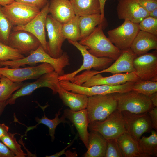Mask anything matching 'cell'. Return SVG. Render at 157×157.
<instances>
[{
	"label": "cell",
	"instance_id": "40",
	"mask_svg": "<svg viewBox=\"0 0 157 157\" xmlns=\"http://www.w3.org/2000/svg\"><path fill=\"white\" fill-rule=\"evenodd\" d=\"M152 123L153 128L157 130V107L154 106L147 112Z\"/></svg>",
	"mask_w": 157,
	"mask_h": 157
},
{
	"label": "cell",
	"instance_id": "36",
	"mask_svg": "<svg viewBox=\"0 0 157 157\" xmlns=\"http://www.w3.org/2000/svg\"><path fill=\"white\" fill-rule=\"evenodd\" d=\"M140 30L157 35V18L148 16L138 24Z\"/></svg>",
	"mask_w": 157,
	"mask_h": 157
},
{
	"label": "cell",
	"instance_id": "12",
	"mask_svg": "<svg viewBox=\"0 0 157 157\" xmlns=\"http://www.w3.org/2000/svg\"><path fill=\"white\" fill-rule=\"evenodd\" d=\"M138 24L124 20L120 26L108 32V38L120 50L129 49L140 31Z\"/></svg>",
	"mask_w": 157,
	"mask_h": 157
},
{
	"label": "cell",
	"instance_id": "9",
	"mask_svg": "<svg viewBox=\"0 0 157 157\" xmlns=\"http://www.w3.org/2000/svg\"><path fill=\"white\" fill-rule=\"evenodd\" d=\"M1 9L13 27L26 24L40 10L35 6L15 1L9 5L2 7Z\"/></svg>",
	"mask_w": 157,
	"mask_h": 157
},
{
	"label": "cell",
	"instance_id": "28",
	"mask_svg": "<svg viewBox=\"0 0 157 157\" xmlns=\"http://www.w3.org/2000/svg\"><path fill=\"white\" fill-rule=\"evenodd\" d=\"M42 108V109L44 111V115L42 116L41 118H39L38 117H36L35 119L38 124L34 126H32L29 128H28L27 130L29 131L32 129H34V128L36 127L37 125L40 124H43L48 127L49 135L51 138V141L53 142L55 138L54 135L55 130L57 126L60 123L63 124L66 123L70 126V122L66 119V118L63 114L60 118H59V115L61 114V110L62 108L59 109L58 113L55 114V117L53 119H50L48 118L45 115L44 109L45 108Z\"/></svg>",
	"mask_w": 157,
	"mask_h": 157
},
{
	"label": "cell",
	"instance_id": "30",
	"mask_svg": "<svg viewBox=\"0 0 157 157\" xmlns=\"http://www.w3.org/2000/svg\"><path fill=\"white\" fill-rule=\"evenodd\" d=\"M79 17L75 15L69 21L62 24V33L65 40L67 39L74 42H78L81 40Z\"/></svg>",
	"mask_w": 157,
	"mask_h": 157
},
{
	"label": "cell",
	"instance_id": "47",
	"mask_svg": "<svg viewBox=\"0 0 157 157\" xmlns=\"http://www.w3.org/2000/svg\"><path fill=\"white\" fill-rule=\"evenodd\" d=\"M7 105V104L6 101H0V116L2 113Z\"/></svg>",
	"mask_w": 157,
	"mask_h": 157
},
{
	"label": "cell",
	"instance_id": "32",
	"mask_svg": "<svg viewBox=\"0 0 157 157\" xmlns=\"http://www.w3.org/2000/svg\"><path fill=\"white\" fill-rule=\"evenodd\" d=\"M132 90L149 97L157 92V81L139 79L134 82Z\"/></svg>",
	"mask_w": 157,
	"mask_h": 157
},
{
	"label": "cell",
	"instance_id": "46",
	"mask_svg": "<svg viewBox=\"0 0 157 157\" xmlns=\"http://www.w3.org/2000/svg\"><path fill=\"white\" fill-rule=\"evenodd\" d=\"M14 1V0H0V5L4 6L11 3Z\"/></svg>",
	"mask_w": 157,
	"mask_h": 157
},
{
	"label": "cell",
	"instance_id": "29",
	"mask_svg": "<svg viewBox=\"0 0 157 157\" xmlns=\"http://www.w3.org/2000/svg\"><path fill=\"white\" fill-rule=\"evenodd\" d=\"M148 137L143 136L138 140V144L140 152L149 157L157 156V133L152 130Z\"/></svg>",
	"mask_w": 157,
	"mask_h": 157
},
{
	"label": "cell",
	"instance_id": "45",
	"mask_svg": "<svg viewBox=\"0 0 157 157\" xmlns=\"http://www.w3.org/2000/svg\"><path fill=\"white\" fill-rule=\"evenodd\" d=\"M106 0H99L101 10V14L102 18L105 19L104 7Z\"/></svg>",
	"mask_w": 157,
	"mask_h": 157
},
{
	"label": "cell",
	"instance_id": "26",
	"mask_svg": "<svg viewBox=\"0 0 157 157\" xmlns=\"http://www.w3.org/2000/svg\"><path fill=\"white\" fill-rule=\"evenodd\" d=\"M76 15L101 13L99 0H69Z\"/></svg>",
	"mask_w": 157,
	"mask_h": 157
},
{
	"label": "cell",
	"instance_id": "14",
	"mask_svg": "<svg viewBox=\"0 0 157 157\" xmlns=\"http://www.w3.org/2000/svg\"><path fill=\"white\" fill-rule=\"evenodd\" d=\"M133 65L140 80L157 81L156 51L137 56L133 60Z\"/></svg>",
	"mask_w": 157,
	"mask_h": 157
},
{
	"label": "cell",
	"instance_id": "34",
	"mask_svg": "<svg viewBox=\"0 0 157 157\" xmlns=\"http://www.w3.org/2000/svg\"><path fill=\"white\" fill-rule=\"evenodd\" d=\"M1 7L0 5V42L8 45L13 26L3 13Z\"/></svg>",
	"mask_w": 157,
	"mask_h": 157
},
{
	"label": "cell",
	"instance_id": "44",
	"mask_svg": "<svg viewBox=\"0 0 157 157\" xmlns=\"http://www.w3.org/2000/svg\"><path fill=\"white\" fill-rule=\"evenodd\" d=\"M153 106L157 107V92H156L149 96Z\"/></svg>",
	"mask_w": 157,
	"mask_h": 157
},
{
	"label": "cell",
	"instance_id": "38",
	"mask_svg": "<svg viewBox=\"0 0 157 157\" xmlns=\"http://www.w3.org/2000/svg\"><path fill=\"white\" fill-rule=\"evenodd\" d=\"M148 13L157 8V0H135Z\"/></svg>",
	"mask_w": 157,
	"mask_h": 157
},
{
	"label": "cell",
	"instance_id": "15",
	"mask_svg": "<svg viewBox=\"0 0 157 157\" xmlns=\"http://www.w3.org/2000/svg\"><path fill=\"white\" fill-rule=\"evenodd\" d=\"M41 45L39 40L34 35L23 30L12 31L8 44L10 47L18 50L22 55L27 56Z\"/></svg>",
	"mask_w": 157,
	"mask_h": 157
},
{
	"label": "cell",
	"instance_id": "22",
	"mask_svg": "<svg viewBox=\"0 0 157 157\" xmlns=\"http://www.w3.org/2000/svg\"><path fill=\"white\" fill-rule=\"evenodd\" d=\"M137 56L147 53L152 49H157V35L140 30L130 47Z\"/></svg>",
	"mask_w": 157,
	"mask_h": 157
},
{
	"label": "cell",
	"instance_id": "10",
	"mask_svg": "<svg viewBox=\"0 0 157 157\" xmlns=\"http://www.w3.org/2000/svg\"><path fill=\"white\" fill-rule=\"evenodd\" d=\"M54 70L51 65L42 63L36 66L24 68L0 66V75L13 82H21L28 79H37L43 74Z\"/></svg>",
	"mask_w": 157,
	"mask_h": 157
},
{
	"label": "cell",
	"instance_id": "51",
	"mask_svg": "<svg viewBox=\"0 0 157 157\" xmlns=\"http://www.w3.org/2000/svg\"></svg>",
	"mask_w": 157,
	"mask_h": 157
},
{
	"label": "cell",
	"instance_id": "11",
	"mask_svg": "<svg viewBox=\"0 0 157 157\" xmlns=\"http://www.w3.org/2000/svg\"><path fill=\"white\" fill-rule=\"evenodd\" d=\"M126 132L137 141L145 133L151 132L152 125L147 112L136 113L121 111Z\"/></svg>",
	"mask_w": 157,
	"mask_h": 157
},
{
	"label": "cell",
	"instance_id": "7",
	"mask_svg": "<svg viewBox=\"0 0 157 157\" xmlns=\"http://www.w3.org/2000/svg\"><path fill=\"white\" fill-rule=\"evenodd\" d=\"M129 81L120 85H100L86 87L78 85L65 80L59 81L60 85L69 91L84 94L90 97L97 95H104L116 93H123L132 90L134 83Z\"/></svg>",
	"mask_w": 157,
	"mask_h": 157
},
{
	"label": "cell",
	"instance_id": "21",
	"mask_svg": "<svg viewBox=\"0 0 157 157\" xmlns=\"http://www.w3.org/2000/svg\"><path fill=\"white\" fill-rule=\"evenodd\" d=\"M49 11L53 18L62 24L76 15L69 0H51Z\"/></svg>",
	"mask_w": 157,
	"mask_h": 157
},
{
	"label": "cell",
	"instance_id": "2",
	"mask_svg": "<svg viewBox=\"0 0 157 157\" xmlns=\"http://www.w3.org/2000/svg\"><path fill=\"white\" fill-rule=\"evenodd\" d=\"M104 25L103 24L98 25L89 35L78 42L86 46L88 51L95 56L115 60L121 54V50L105 35L103 31Z\"/></svg>",
	"mask_w": 157,
	"mask_h": 157
},
{
	"label": "cell",
	"instance_id": "49",
	"mask_svg": "<svg viewBox=\"0 0 157 157\" xmlns=\"http://www.w3.org/2000/svg\"><path fill=\"white\" fill-rule=\"evenodd\" d=\"M1 75H0V78H1Z\"/></svg>",
	"mask_w": 157,
	"mask_h": 157
},
{
	"label": "cell",
	"instance_id": "24",
	"mask_svg": "<svg viewBox=\"0 0 157 157\" xmlns=\"http://www.w3.org/2000/svg\"><path fill=\"white\" fill-rule=\"evenodd\" d=\"M107 140L98 132L90 131L89 133L87 151L85 157H105Z\"/></svg>",
	"mask_w": 157,
	"mask_h": 157
},
{
	"label": "cell",
	"instance_id": "42",
	"mask_svg": "<svg viewBox=\"0 0 157 157\" xmlns=\"http://www.w3.org/2000/svg\"><path fill=\"white\" fill-rule=\"evenodd\" d=\"M77 138V137H75L72 140V141L63 150H62L60 151L57 152L56 154L50 155V156H46V157H59L62 155L65 154V150L68 148L70 147L74 142L75 139Z\"/></svg>",
	"mask_w": 157,
	"mask_h": 157
},
{
	"label": "cell",
	"instance_id": "33",
	"mask_svg": "<svg viewBox=\"0 0 157 157\" xmlns=\"http://www.w3.org/2000/svg\"><path fill=\"white\" fill-rule=\"evenodd\" d=\"M17 133L10 132L3 137L1 141L6 145L15 156L16 157H25L27 154L24 153L18 143L14 136Z\"/></svg>",
	"mask_w": 157,
	"mask_h": 157
},
{
	"label": "cell",
	"instance_id": "43",
	"mask_svg": "<svg viewBox=\"0 0 157 157\" xmlns=\"http://www.w3.org/2000/svg\"><path fill=\"white\" fill-rule=\"evenodd\" d=\"M9 127L4 124L0 123V141L1 138L8 132Z\"/></svg>",
	"mask_w": 157,
	"mask_h": 157
},
{
	"label": "cell",
	"instance_id": "5",
	"mask_svg": "<svg viewBox=\"0 0 157 157\" xmlns=\"http://www.w3.org/2000/svg\"><path fill=\"white\" fill-rule=\"evenodd\" d=\"M88 129L100 133L106 140L117 139L126 132L122 112L116 110L104 119L89 124Z\"/></svg>",
	"mask_w": 157,
	"mask_h": 157
},
{
	"label": "cell",
	"instance_id": "37",
	"mask_svg": "<svg viewBox=\"0 0 157 157\" xmlns=\"http://www.w3.org/2000/svg\"><path fill=\"white\" fill-rule=\"evenodd\" d=\"M107 150L105 157H124L117 139L111 138L107 140Z\"/></svg>",
	"mask_w": 157,
	"mask_h": 157
},
{
	"label": "cell",
	"instance_id": "25",
	"mask_svg": "<svg viewBox=\"0 0 157 157\" xmlns=\"http://www.w3.org/2000/svg\"><path fill=\"white\" fill-rule=\"evenodd\" d=\"M117 141L124 157H149L140 152L137 141L126 132L119 137Z\"/></svg>",
	"mask_w": 157,
	"mask_h": 157
},
{
	"label": "cell",
	"instance_id": "6",
	"mask_svg": "<svg viewBox=\"0 0 157 157\" xmlns=\"http://www.w3.org/2000/svg\"><path fill=\"white\" fill-rule=\"evenodd\" d=\"M59 76L58 74L54 70L43 74L34 82L24 83L6 101L7 104H14L18 98L30 95L40 88H49L52 91L53 94H56L60 86Z\"/></svg>",
	"mask_w": 157,
	"mask_h": 157
},
{
	"label": "cell",
	"instance_id": "13",
	"mask_svg": "<svg viewBox=\"0 0 157 157\" xmlns=\"http://www.w3.org/2000/svg\"><path fill=\"white\" fill-rule=\"evenodd\" d=\"M62 24L53 18L50 14L47 16L45 28L49 41L47 45V52L55 58L61 56L63 52L62 47L64 39L62 31Z\"/></svg>",
	"mask_w": 157,
	"mask_h": 157
},
{
	"label": "cell",
	"instance_id": "35",
	"mask_svg": "<svg viewBox=\"0 0 157 157\" xmlns=\"http://www.w3.org/2000/svg\"><path fill=\"white\" fill-rule=\"evenodd\" d=\"M25 57L17 50L0 42V61L16 60Z\"/></svg>",
	"mask_w": 157,
	"mask_h": 157
},
{
	"label": "cell",
	"instance_id": "50",
	"mask_svg": "<svg viewBox=\"0 0 157 157\" xmlns=\"http://www.w3.org/2000/svg\"></svg>",
	"mask_w": 157,
	"mask_h": 157
},
{
	"label": "cell",
	"instance_id": "3",
	"mask_svg": "<svg viewBox=\"0 0 157 157\" xmlns=\"http://www.w3.org/2000/svg\"><path fill=\"white\" fill-rule=\"evenodd\" d=\"M86 109L89 124L103 120L117 109V102L112 94L88 97Z\"/></svg>",
	"mask_w": 157,
	"mask_h": 157
},
{
	"label": "cell",
	"instance_id": "18",
	"mask_svg": "<svg viewBox=\"0 0 157 157\" xmlns=\"http://www.w3.org/2000/svg\"><path fill=\"white\" fill-rule=\"evenodd\" d=\"M139 79L135 72L130 73L114 74L107 77H103L101 74H98L88 78L81 85L86 87L104 85H117L123 84L129 81L135 82Z\"/></svg>",
	"mask_w": 157,
	"mask_h": 157
},
{
	"label": "cell",
	"instance_id": "8",
	"mask_svg": "<svg viewBox=\"0 0 157 157\" xmlns=\"http://www.w3.org/2000/svg\"><path fill=\"white\" fill-rule=\"evenodd\" d=\"M68 40L69 43L75 47L80 51L83 58V63L77 70L59 76V81L65 80L71 81L76 75L84 70H90L92 68L97 71L104 69L108 67L114 61L108 58L95 56L88 51L86 46L81 44L78 42Z\"/></svg>",
	"mask_w": 157,
	"mask_h": 157
},
{
	"label": "cell",
	"instance_id": "48",
	"mask_svg": "<svg viewBox=\"0 0 157 157\" xmlns=\"http://www.w3.org/2000/svg\"><path fill=\"white\" fill-rule=\"evenodd\" d=\"M149 16L157 18V8L149 13Z\"/></svg>",
	"mask_w": 157,
	"mask_h": 157
},
{
	"label": "cell",
	"instance_id": "41",
	"mask_svg": "<svg viewBox=\"0 0 157 157\" xmlns=\"http://www.w3.org/2000/svg\"><path fill=\"white\" fill-rule=\"evenodd\" d=\"M0 157H16L14 154L0 141Z\"/></svg>",
	"mask_w": 157,
	"mask_h": 157
},
{
	"label": "cell",
	"instance_id": "27",
	"mask_svg": "<svg viewBox=\"0 0 157 157\" xmlns=\"http://www.w3.org/2000/svg\"><path fill=\"white\" fill-rule=\"evenodd\" d=\"M105 22V19L102 18L101 13L79 16V24L81 40L89 35L98 25L100 24L104 25Z\"/></svg>",
	"mask_w": 157,
	"mask_h": 157
},
{
	"label": "cell",
	"instance_id": "17",
	"mask_svg": "<svg viewBox=\"0 0 157 157\" xmlns=\"http://www.w3.org/2000/svg\"><path fill=\"white\" fill-rule=\"evenodd\" d=\"M117 8L118 18L139 23L149 13L135 0H119Z\"/></svg>",
	"mask_w": 157,
	"mask_h": 157
},
{
	"label": "cell",
	"instance_id": "1",
	"mask_svg": "<svg viewBox=\"0 0 157 157\" xmlns=\"http://www.w3.org/2000/svg\"><path fill=\"white\" fill-rule=\"evenodd\" d=\"M40 63L51 65L59 76L65 74L64 68L70 65L69 57L67 52H63L62 55L58 58H53L50 56L41 45L36 50L22 58L14 60L0 61V66L15 68L26 65H34Z\"/></svg>",
	"mask_w": 157,
	"mask_h": 157
},
{
	"label": "cell",
	"instance_id": "16",
	"mask_svg": "<svg viewBox=\"0 0 157 157\" xmlns=\"http://www.w3.org/2000/svg\"><path fill=\"white\" fill-rule=\"evenodd\" d=\"M49 4L48 1L39 13L28 23L22 26L13 27L12 29L13 30H25L31 33L39 40L46 52L47 42L45 29L46 18L49 13Z\"/></svg>",
	"mask_w": 157,
	"mask_h": 157
},
{
	"label": "cell",
	"instance_id": "19",
	"mask_svg": "<svg viewBox=\"0 0 157 157\" xmlns=\"http://www.w3.org/2000/svg\"><path fill=\"white\" fill-rule=\"evenodd\" d=\"M137 56L130 48L121 50L120 56L113 64L104 69L96 70L95 75L105 72L114 74L135 72L133 61Z\"/></svg>",
	"mask_w": 157,
	"mask_h": 157
},
{
	"label": "cell",
	"instance_id": "20",
	"mask_svg": "<svg viewBox=\"0 0 157 157\" xmlns=\"http://www.w3.org/2000/svg\"><path fill=\"white\" fill-rule=\"evenodd\" d=\"M63 115L74 124L77 131L80 139L87 148L89 135L88 128L89 122L86 108L76 111L70 109H66L64 110Z\"/></svg>",
	"mask_w": 157,
	"mask_h": 157
},
{
	"label": "cell",
	"instance_id": "4",
	"mask_svg": "<svg viewBox=\"0 0 157 157\" xmlns=\"http://www.w3.org/2000/svg\"><path fill=\"white\" fill-rule=\"evenodd\" d=\"M117 103V109L140 113L147 112L154 106L149 97L132 90L112 94Z\"/></svg>",
	"mask_w": 157,
	"mask_h": 157
},
{
	"label": "cell",
	"instance_id": "39",
	"mask_svg": "<svg viewBox=\"0 0 157 157\" xmlns=\"http://www.w3.org/2000/svg\"><path fill=\"white\" fill-rule=\"evenodd\" d=\"M16 2L35 6L40 10L44 7L49 0H14Z\"/></svg>",
	"mask_w": 157,
	"mask_h": 157
},
{
	"label": "cell",
	"instance_id": "23",
	"mask_svg": "<svg viewBox=\"0 0 157 157\" xmlns=\"http://www.w3.org/2000/svg\"><path fill=\"white\" fill-rule=\"evenodd\" d=\"M58 93L64 104L71 110L76 111L86 108L88 101L87 95L68 91L60 85Z\"/></svg>",
	"mask_w": 157,
	"mask_h": 157
},
{
	"label": "cell",
	"instance_id": "31",
	"mask_svg": "<svg viewBox=\"0 0 157 157\" xmlns=\"http://www.w3.org/2000/svg\"><path fill=\"white\" fill-rule=\"evenodd\" d=\"M24 83L23 82H13L6 77L1 75L0 78V101L7 100Z\"/></svg>",
	"mask_w": 157,
	"mask_h": 157
}]
</instances>
